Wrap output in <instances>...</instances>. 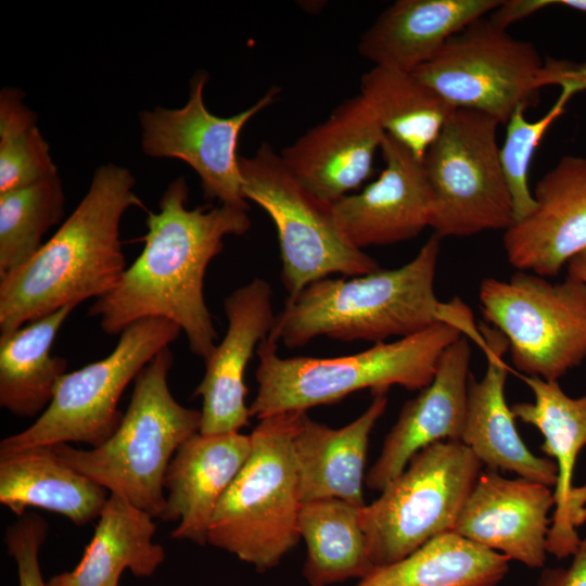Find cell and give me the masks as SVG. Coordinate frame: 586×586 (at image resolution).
I'll return each instance as SVG.
<instances>
[{"label": "cell", "mask_w": 586, "mask_h": 586, "mask_svg": "<svg viewBox=\"0 0 586 586\" xmlns=\"http://www.w3.org/2000/svg\"><path fill=\"white\" fill-rule=\"evenodd\" d=\"M131 173L115 164L95 169L88 191L56 232L25 264L0 277V331L8 333L67 305L99 298L127 266L120 220L145 208Z\"/></svg>", "instance_id": "obj_3"}, {"label": "cell", "mask_w": 586, "mask_h": 586, "mask_svg": "<svg viewBox=\"0 0 586 586\" xmlns=\"http://www.w3.org/2000/svg\"><path fill=\"white\" fill-rule=\"evenodd\" d=\"M153 519L125 497L110 494L78 564L52 576L47 586H118L125 570L152 576L165 560L164 548L153 542Z\"/></svg>", "instance_id": "obj_26"}, {"label": "cell", "mask_w": 586, "mask_h": 586, "mask_svg": "<svg viewBox=\"0 0 586 586\" xmlns=\"http://www.w3.org/2000/svg\"><path fill=\"white\" fill-rule=\"evenodd\" d=\"M441 240L433 233L399 268L308 284L294 298H286L267 339L289 348L319 336L377 344L444 322L458 328L482 349L485 340L470 308L460 298L443 303L435 295Z\"/></svg>", "instance_id": "obj_2"}, {"label": "cell", "mask_w": 586, "mask_h": 586, "mask_svg": "<svg viewBox=\"0 0 586 586\" xmlns=\"http://www.w3.org/2000/svg\"><path fill=\"white\" fill-rule=\"evenodd\" d=\"M380 150V176L331 204L339 228L360 250L407 241L430 227L432 192L423 162L387 133Z\"/></svg>", "instance_id": "obj_17"}, {"label": "cell", "mask_w": 586, "mask_h": 586, "mask_svg": "<svg viewBox=\"0 0 586 586\" xmlns=\"http://www.w3.org/2000/svg\"><path fill=\"white\" fill-rule=\"evenodd\" d=\"M501 0H398L361 35L360 55L373 66L413 72L429 62L473 21L496 10Z\"/></svg>", "instance_id": "obj_24"}, {"label": "cell", "mask_w": 586, "mask_h": 586, "mask_svg": "<svg viewBox=\"0 0 586 586\" xmlns=\"http://www.w3.org/2000/svg\"><path fill=\"white\" fill-rule=\"evenodd\" d=\"M520 378L533 392L534 402L512 405V413L542 433L540 449L555 459L558 470L547 552L559 559L566 558L573 556L579 545L576 528L583 524L575 507L573 475L577 455L586 445V394L571 397L558 381L522 374Z\"/></svg>", "instance_id": "obj_22"}, {"label": "cell", "mask_w": 586, "mask_h": 586, "mask_svg": "<svg viewBox=\"0 0 586 586\" xmlns=\"http://www.w3.org/2000/svg\"><path fill=\"white\" fill-rule=\"evenodd\" d=\"M224 309L227 332L204 359V377L193 394L202 398L199 433L203 435L237 433L250 425L244 371L259 343L269 335L276 317L270 285L259 278L226 297Z\"/></svg>", "instance_id": "obj_16"}, {"label": "cell", "mask_w": 586, "mask_h": 586, "mask_svg": "<svg viewBox=\"0 0 586 586\" xmlns=\"http://www.w3.org/2000/svg\"><path fill=\"white\" fill-rule=\"evenodd\" d=\"M239 165L244 198L262 207L276 227L288 298L333 273L356 277L381 269L347 240L331 205L307 192L268 142L254 155L240 156Z\"/></svg>", "instance_id": "obj_10"}, {"label": "cell", "mask_w": 586, "mask_h": 586, "mask_svg": "<svg viewBox=\"0 0 586 586\" xmlns=\"http://www.w3.org/2000/svg\"><path fill=\"white\" fill-rule=\"evenodd\" d=\"M470 339L461 335L443 353L432 382L402 408L366 485L382 491L421 449L440 441H460L471 378Z\"/></svg>", "instance_id": "obj_19"}, {"label": "cell", "mask_w": 586, "mask_h": 586, "mask_svg": "<svg viewBox=\"0 0 586 586\" xmlns=\"http://www.w3.org/2000/svg\"><path fill=\"white\" fill-rule=\"evenodd\" d=\"M16 88L0 92V193L21 189L58 175L37 115Z\"/></svg>", "instance_id": "obj_32"}, {"label": "cell", "mask_w": 586, "mask_h": 586, "mask_svg": "<svg viewBox=\"0 0 586 586\" xmlns=\"http://www.w3.org/2000/svg\"><path fill=\"white\" fill-rule=\"evenodd\" d=\"M533 196L532 213L504 231V249L515 269L556 277L586 250V157H562Z\"/></svg>", "instance_id": "obj_15"}, {"label": "cell", "mask_w": 586, "mask_h": 586, "mask_svg": "<svg viewBox=\"0 0 586 586\" xmlns=\"http://www.w3.org/2000/svg\"><path fill=\"white\" fill-rule=\"evenodd\" d=\"M509 561L447 532L394 563L374 568L353 586H497L509 570Z\"/></svg>", "instance_id": "obj_30"}, {"label": "cell", "mask_w": 586, "mask_h": 586, "mask_svg": "<svg viewBox=\"0 0 586 586\" xmlns=\"http://www.w3.org/2000/svg\"><path fill=\"white\" fill-rule=\"evenodd\" d=\"M538 586H586V537L581 539L570 566L545 571Z\"/></svg>", "instance_id": "obj_35"}, {"label": "cell", "mask_w": 586, "mask_h": 586, "mask_svg": "<svg viewBox=\"0 0 586 586\" xmlns=\"http://www.w3.org/2000/svg\"><path fill=\"white\" fill-rule=\"evenodd\" d=\"M76 305L0 335V406L17 417L42 413L52 400L66 359L52 356L56 334Z\"/></svg>", "instance_id": "obj_27"}, {"label": "cell", "mask_w": 586, "mask_h": 586, "mask_svg": "<svg viewBox=\"0 0 586 586\" xmlns=\"http://www.w3.org/2000/svg\"><path fill=\"white\" fill-rule=\"evenodd\" d=\"M361 508L337 498L302 504L298 534L306 544L303 575L310 586L361 579L374 570L360 524Z\"/></svg>", "instance_id": "obj_29"}, {"label": "cell", "mask_w": 586, "mask_h": 586, "mask_svg": "<svg viewBox=\"0 0 586 586\" xmlns=\"http://www.w3.org/2000/svg\"><path fill=\"white\" fill-rule=\"evenodd\" d=\"M568 276L586 283V250L568 263Z\"/></svg>", "instance_id": "obj_37"}, {"label": "cell", "mask_w": 586, "mask_h": 586, "mask_svg": "<svg viewBox=\"0 0 586 586\" xmlns=\"http://www.w3.org/2000/svg\"><path fill=\"white\" fill-rule=\"evenodd\" d=\"M550 5H562L586 13V0H550Z\"/></svg>", "instance_id": "obj_38"}, {"label": "cell", "mask_w": 586, "mask_h": 586, "mask_svg": "<svg viewBox=\"0 0 586 586\" xmlns=\"http://www.w3.org/2000/svg\"><path fill=\"white\" fill-rule=\"evenodd\" d=\"M110 493L54 453L52 445L0 455V504L22 517L42 508L84 525L99 518Z\"/></svg>", "instance_id": "obj_25"}, {"label": "cell", "mask_w": 586, "mask_h": 586, "mask_svg": "<svg viewBox=\"0 0 586 586\" xmlns=\"http://www.w3.org/2000/svg\"><path fill=\"white\" fill-rule=\"evenodd\" d=\"M251 435L240 432L196 433L175 453L164 477L166 510L163 521H178L171 537L207 544L216 507L245 464Z\"/></svg>", "instance_id": "obj_21"}, {"label": "cell", "mask_w": 586, "mask_h": 586, "mask_svg": "<svg viewBox=\"0 0 586 586\" xmlns=\"http://www.w3.org/2000/svg\"><path fill=\"white\" fill-rule=\"evenodd\" d=\"M64 207L59 175L0 193V277L36 254L43 235L62 219Z\"/></svg>", "instance_id": "obj_31"}, {"label": "cell", "mask_w": 586, "mask_h": 586, "mask_svg": "<svg viewBox=\"0 0 586 586\" xmlns=\"http://www.w3.org/2000/svg\"><path fill=\"white\" fill-rule=\"evenodd\" d=\"M48 530L46 520L30 512L18 517L7 528L4 543L17 566L18 586H47L40 569L39 551Z\"/></svg>", "instance_id": "obj_34"}, {"label": "cell", "mask_w": 586, "mask_h": 586, "mask_svg": "<svg viewBox=\"0 0 586 586\" xmlns=\"http://www.w3.org/2000/svg\"><path fill=\"white\" fill-rule=\"evenodd\" d=\"M493 117L456 109L428 150L423 166L432 192L430 227L440 239L507 230L514 222Z\"/></svg>", "instance_id": "obj_11"}, {"label": "cell", "mask_w": 586, "mask_h": 586, "mask_svg": "<svg viewBox=\"0 0 586 586\" xmlns=\"http://www.w3.org/2000/svg\"><path fill=\"white\" fill-rule=\"evenodd\" d=\"M207 81L204 72L193 75L182 107H156L140 113L142 150L152 157L187 163L199 175L206 199L249 209L237 154L240 135L251 118L275 102L280 89L272 87L252 106L224 117L212 114L205 106Z\"/></svg>", "instance_id": "obj_13"}, {"label": "cell", "mask_w": 586, "mask_h": 586, "mask_svg": "<svg viewBox=\"0 0 586 586\" xmlns=\"http://www.w3.org/2000/svg\"><path fill=\"white\" fill-rule=\"evenodd\" d=\"M385 131L358 94L340 103L322 123L284 148L280 157L293 178L313 196L333 204L373 173Z\"/></svg>", "instance_id": "obj_14"}, {"label": "cell", "mask_w": 586, "mask_h": 586, "mask_svg": "<svg viewBox=\"0 0 586 586\" xmlns=\"http://www.w3.org/2000/svg\"><path fill=\"white\" fill-rule=\"evenodd\" d=\"M561 92L549 111L535 122L524 116V109L517 110L507 123L506 138L500 148V158L511 193L514 222L526 217L535 207L528 187V171L533 155L548 128L561 116L573 94L586 90V73L560 85Z\"/></svg>", "instance_id": "obj_33"}, {"label": "cell", "mask_w": 586, "mask_h": 586, "mask_svg": "<svg viewBox=\"0 0 586 586\" xmlns=\"http://www.w3.org/2000/svg\"><path fill=\"white\" fill-rule=\"evenodd\" d=\"M460 441L421 449L378 499L360 509V524L373 564L394 563L430 539L454 532L482 468Z\"/></svg>", "instance_id": "obj_8"}, {"label": "cell", "mask_w": 586, "mask_h": 586, "mask_svg": "<svg viewBox=\"0 0 586 586\" xmlns=\"http://www.w3.org/2000/svg\"><path fill=\"white\" fill-rule=\"evenodd\" d=\"M304 412L259 420L250 434L251 454L211 521L207 542L259 572L277 566L301 538L292 443Z\"/></svg>", "instance_id": "obj_6"}, {"label": "cell", "mask_w": 586, "mask_h": 586, "mask_svg": "<svg viewBox=\"0 0 586 586\" xmlns=\"http://www.w3.org/2000/svg\"><path fill=\"white\" fill-rule=\"evenodd\" d=\"M479 300L522 375L558 381L586 359V283L518 270L509 280L484 279Z\"/></svg>", "instance_id": "obj_12"}, {"label": "cell", "mask_w": 586, "mask_h": 586, "mask_svg": "<svg viewBox=\"0 0 586 586\" xmlns=\"http://www.w3.org/2000/svg\"><path fill=\"white\" fill-rule=\"evenodd\" d=\"M486 342L487 366L481 380L472 377L468 386L467 412L461 442L491 470L513 472L519 477L544 484L557 483L553 460L534 455L521 438L511 407L505 396L509 367L505 336L495 328L481 324Z\"/></svg>", "instance_id": "obj_20"}, {"label": "cell", "mask_w": 586, "mask_h": 586, "mask_svg": "<svg viewBox=\"0 0 586 586\" xmlns=\"http://www.w3.org/2000/svg\"><path fill=\"white\" fill-rule=\"evenodd\" d=\"M189 187L174 179L149 212L144 246L117 285L97 298L89 315L104 333L119 335L145 318H164L184 332L192 354L207 358L218 339L204 297L208 264L224 250L227 235L249 231V209L219 204L189 209Z\"/></svg>", "instance_id": "obj_1"}, {"label": "cell", "mask_w": 586, "mask_h": 586, "mask_svg": "<svg viewBox=\"0 0 586 586\" xmlns=\"http://www.w3.org/2000/svg\"><path fill=\"white\" fill-rule=\"evenodd\" d=\"M385 133L423 162L456 107L411 72L372 66L360 77V93Z\"/></svg>", "instance_id": "obj_28"}, {"label": "cell", "mask_w": 586, "mask_h": 586, "mask_svg": "<svg viewBox=\"0 0 586 586\" xmlns=\"http://www.w3.org/2000/svg\"><path fill=\"white\" fill-rule=\"evenodd\" d=\"M181 331L164 318H145L130 324L105 358L66 372L38 419L1 441L0 455L68 442L92 448L104 444L122 422L124 413L118 403L125 388Z\"/></svg>", "instance_id": "obj_9"}, {"label": "cell", "mask_w": 586, "mask_h": 586, "mask_svg": "<svg viewBox=\"0 0 586 586\" xmlns=\"http://www.w3.org/2000/svg\"><path fill=\"white\" fill-rule=\"evenodd\" d=\"M387 393H375L354 421L332 429L301 418L292 451L301 501L337 498L364 507V480L370 434L387 406Z\"/></svg>", "instance_id": "obj_23"}, {"label": "cell", "mask_w": 586, "mask_h": 586, "mask_svg": "<svg viewBox=\"0 0 586 586\" xmlns=\"http://www.w3.org/2000/svg\"><path fill=\"white\" fill-rule=\"evenodd\" d=\"M552 507L553 492L548 486L487 469L481 471L454 532L528 568H542Z\"/></svg>", "instance_id": "obj_18"}, {"label": "cell", "mask_w": 586, "mask_h": 586, "mask_svg": "<svg viewBox=\"0 0 586 586\" xmlns=\"http://www.w3.org/2000/svg\"><path fill=\"white\" fill-rule=\"evenodd\" d=\"M550 5V0H508L489 14L497 26L507 29L511 24Z\"/></svg>", "instance_id": "obj_36"}, {"label": "cell", "mask_w": 586, "mask_h": 586, "mask_svg": "<svg viewBox=\"0 0 586 586\" xmlns=\"http://www.w3.org/2000/svg\"><path fill=\"white\" fill-rule=\"evenodd\" d=\"M173 362V353L165 347L139 372L127 411L104 444L89 450L52 445L63 462L161 520L167 468L201 426V410L183 407L170 393Z\"/></svg>", "instance_id": "obj_5"}, {"label": "cell", "mask_w": 586, "mask_h": 586, "mask_svg": "<svg viewBox=\"0 0 586 586\" xmlns=\"http://www.w3.org/2000/svg\"><path fill=\"white\" fill-rule=\"evenodd\" d=\"M456 109L484 113L507 125L519 109L539 102L540 89L586 73V64L547 59L528 41L481 17L455 34L411 72Z\"/></svg>", "instance_id": "obj_7"}, {"label": "cell", "mask_w": 586, "mask_h": 586, "mask_svg": "<svg viewBox=\"0 0 586 586\" xmlns=\"http://www.w3.org/2000/svg\"><path fill=\"white\" fill-rule=\"evenodd\" d=\"M461 335L455 326L438 322L394 342L332 358H282L278 344L266 337L256 349L257 393L249 407L251 417L307 411L365 388L372 394L387 393L393 385L421 391L432 382L443 353Z\"/></svg>", "instance_id": "obj_4"}]
</instances>
